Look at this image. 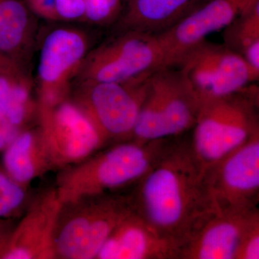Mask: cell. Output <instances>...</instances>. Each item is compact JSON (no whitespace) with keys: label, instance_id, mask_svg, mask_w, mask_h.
<instances>
[{"label":"cell","instance_id":"cell-8","mask_svg":"<svg viewBox=\"0 0 259 259\" xmlns=\"http://www.w3.org/2000/svg\"><path fill=\"white\" fill-rule=\"evenodd\" d=\"M172 66L190 83L200 105L258 81L259 71L224 44L207 40L185 53Z\"/></svg>","mask_w":259,"mask_h":259},{"label":"cell","instance_id":"cell-23","mask_svg":"<svg viewBox=\"0 0 259 259\" xmlns=\"http://www.w3.org/2000/svg\"><path fill=\"white\" fill-rule=\"evenodd\" d=\"M122 8V0H85L82 21L105 25L118 18Z\"/></svg>","mask_w":259,"mask_h":259},{"label":"cell","instance_id":"cell-12","mask_svg":"<svg viewBox=\"0 0 259 259\" xmlns=\"http://www.w3.org/2000/svg\"><path fill=\"white\" fill-rule=\"evenodd\" d=\"M259 0H207L166 31L157 34L164 53V66H172L187 52L224 30Z\"/></svg>","mask_w":259,"mask_h":259},{"label":"cell","instance_id":"cell-21","mask_svg":"<svg viewBox=\"0 0 259 259\" xmlns=\"http://www.w3.org/2000/svg\"><path fill=\"white\" fill-rule=\"evenodd\" d=\"M29 8L46 20L59 22L83 20L85 0H25Z\"/></svg>","mask_w":259,"mask_h":259},{"label":"cell","instance_id":"cell-5","mask_svg":"<svg viewBox=\"0 0 259 259\" xmlns=\"http://www.w3.org/2000/svg\"><path fill=\"white\" fill-rule=\"evenodd\" d=\"M200 103L180 69L166 66L148 80L133 139L153 141L181 137L191 131Z\"/></svg>","mask_w":259,"mask_h":259},{"label":"cell","instance_id":"cell-6","mask_svg":"<svg viewBox=\"0 0 259 259\" xmlns=\"http://www.w3.org/2000/svg\"><path fill=\"white\" fill-rule=\"evenodd\" d=\"M164 64L157 35L128 30L90 51L76 76L79 81L127 83L149 77Z\"/></svg>","mask_w":259,"mask_h":259},{"label":"cell","instance_id":"cell-7","mask_svg":"<svg viewBox=\"0 0 259 259\" xmlns=\"http://www.w3.org/2000/svg\"><path fill=\"white\" fill-rule=\"evenodd\" d=\"M150 76L127 83L79 81L71 100L107 143L132 139Z\"/></svg>","mask_w":259,"mask_h":259},{"label":"cell","instance_id":"cell-28","mask_svg":"<svg viewBox=\"0 0 259 259\" xmlns=\"http://www.w3.org/2000/svg\"><path fill=\"white\" fill-rule=\"evenodd\" d=\"M5 121H8L7 120L6 117H5V116L4 114H3V112L0 110V122H5Z\"/></svg>","mask_w":259,"mask_h":259},{"label":"cell","instance_id":"cell-18","mask_svg":"<svg viewBox=\"0 0 259 259\" xmlns=\"http://www.w3.org/2000/svg\"><path fill=\"white\" fill-rule=\"evenodd\" d=\"M3 166L8 176L24 187L53 168L38 128L19 133L5 148Z\"/></svg>","mask_w":259,"mask_h":259},{"label":"cell","instance_id":"cell-25","mask_svg":"<svg viewBox=\"0 0 259 259\" xmlns=\"http://www.w3.org/2000/svg\"><path fill=\"white\" fill-rule=\"evenodd\" d=\"M21 131L8 121L0 122V151H4Z\"/></svg>","mask_w":259,"mask_h":259},{"label":"cell","instance_id":"cell-4","mask_svg":"<svg viewBox=\"0 0 259 259\" xmlns=\"http://www.w3.org/2000/svg\"><path fill=\"white\" fill-rule=\"evenodd\" d=\"M133 212L129 193L120 192L63 204L56 230V258L96 259L112 232Z\"/></svg>","mask_w":259,"mask_h":259},{"label":"cell","instance_id":"cell-14","mask_svg":"<svg viewBox=\"0 0 259 259\" xmlns=\"http://www.w3.org/2000/svg\"><path fill=\"white\" fill-rule=\"evenodd\" d=\"M259 209L210 213L182 245L180 259H236L243 235Z\"/></svg>","mask_w":259,"mask_h":259},{"label":"cell","instance_id":"cell-20","mask_svg":"<svg viewBox=\"0 0 259 259\" xmlns=\"http://www.w3.org/2000/svg\"><path fill=\"white\" fill-rule=\"evenodd\" d=\"M223 30V44L259 71V1Z\"/></svg>","mask_w":259,"mask_h":259},{"label":"cell","instance_id":"cell-3","mask_svg":"<svg viewBox=\"0 0 259 259\" xmlns=\"http://www.w3.org/2000/svg\"><path fill=\"white\" fill-rule=\"evenodd\" d=\"M258 88L254 83L201 105L189 141L204 170L258 132Z\"/></svg>","mask_w":259,"mask_h":259},{"label":"cell","instance_id":"cell-9","mask_svg":"<svg viewBox=\"0 0 259 259\" xmlns=\"http://www.w3.org/2000/svg\"><path fill=\"white\" fill-rule=\"evenodd\" d=\"M204 180L213 212H239L258 209L259 131L204 169Z\"/></svg>","mask_w":259,"mask_h":259},{"label":"cell","instance_id":"cell-24","mask_svg":"<svg viewBox=\"0 0 259 259\" xmlns=\"http://www.w3.org/2000/svg\"><path fill=\"white\" fill-rule=\"evenodd\" d=\"M236 259H259V217L255 218L243 235Z\"/></svg>","mask_w":259,"mask_h":259},{"label":"cell","instance_id":"cell-26","mask_svg":"<svg viewBox=\"0 0 259 259\" xmlns=\"http://www.w3.org/2000/svg\"><path fill=\"white\" fill-rule=\"evenodd\" d=\"M13 230H10L4 223V220H0V258L4 253L8 245L10 235Z\"/></svg>","mask_w":259,"mask_h":259},{"label":"cell","instance_id":"cell-17","mask_svg":"<svg viewBox=\"0 0 259 259\" xmlns=\"http://www.w3.org/2000/svg\"><path fill=\"white\" fill-rule=\"evenodd\" d=\"M36 35L35 15L23 0H0V54L25 69Z\"/></svg>","mask_w":259,"mask_h":259},{"label":"cell","instance_id":"cell-22","mask_svg":"<svg viewBox=\"0 0 259 259\" xmlns=\"http://www.w3.org/2000/svg\"><path fill=\"white\" fill-rule=\"evenodd\" d=\"M25 187L0 169V220L14 215L25 203Z\"/></svg>","mask_w":259,"mask_h":259},{"label":"cell","instance_id":"cell-27","mask_svg":"<svg viewBox=\"0 0 259 259\" xmlns=\"http://www.w3.org/2000/svg\"><path fill=\"white\" fill-rule=\"evenodd\" d=\"M18 70H25V69L0 54V75L18 71Z\"/></svg>","mask_w":259,"mask_h":259},{"label":"cell","instance_id":"cell-2","mask_svg":"<svg viewBox=\"0 0 259 259\" xmlns=\"http://www.w3.org/2000/svg\"><path fill=\"white\" fill-rule=\"evenodd\" d=\"M175 139L120 141L66 167L56 187L61 202L70 203L134 187L159 161Z\"/></svg>","mask_w":259,"mask_h":259},{"label":"cell","instance_id":"cell-11","mask_svg":"<svg viewBox=\"0 0 259 259\" xmlns=\"http://www.w3.org/2000/svg\"><path fill=\"white\" fill-rule=\"evenodd\" d=\"M89 49L88 35L79 29L59 27L48 32L39 53L37 103L54 105L68 99L70 81L77 75Z\"/></svg>","mask_w":259,"mask_h":259},{"label":"cell","instance_id":"cell-13","mask_svg":"<svg viewBox=\"0 0 259 259\" xmlns=\"http://www.w3.org/2000/svg\"><path fill=\"white\" fill-rule=\"evenodd\" d=\"M62 205L56 188L35 199L12 231L1 258H56V230Z\"/></svg>","mask_w":259,"mask_h":259},{"label":"cell","instance_id":"cell-16","mask_svg":"<svg viewBox=\"0 0 259 259\" xmlns=\"http://www.w3.org/2000/svg\"><path fill=\"white\" fill-rule=\"evenodd\" d=\"M207 0H125L118 25L120 32L157 35L166 31Z\"/></svg>","mask_w":259,"mask_h":259},{"label":"cell","instance_id":"cell-15","mask_svg":"<svg viewBox=\"0 0 259 259\" xmlns=\"http://www.w3.org/2000/svg\"><path fill=\"white\" fill-rule=\"evenodd\" d=\"M182 248L134 211L112 232L96 259H180Z\"/></svg>","mask_w":259,"mask_h":259},{"label":"cell","instance_id":"cell-19","mask_svg":"<svg viewBox=\"0 0 259 259\" xmlns=\"http://www.w3.org/2000/svg\"><path fill=\"white\" fill-rule=\"evenodd\" d=\"M0 110L12 125L20 130L37 112L32 82L25 70L0 75Z\"/></svg>","mask_w":259,"mask_h":259},{"label":"cell","instance_id":"cell-10","mask_svg":"<svg viewBox=\"0 0 259 259\" xmlns=\"http://www.w3.org/2000/svg\"><path fill=\"white\" fill-rule=\"evenodd\" d=\"M37 117L53 167L76 164L107 144L86 114L69 98L54 105L37 103Z\"/></svg>","mask_w":259,"mask_h":259},{"label":"cell","instance_id":"cell-1","mask_svg":"<svg viewBox=\"0 0 259 259\" xmlns=\"http://www.w3.org/2000/svg\"><path fill=\"white\" fill-rule=\"evenodd\" d=\"M204 175L189 139L175 138L159 161L129 192L134 212L183 245L213 212Z\"/></svg>","mask_w":259,"mask_h":259}]
</instances>
